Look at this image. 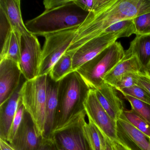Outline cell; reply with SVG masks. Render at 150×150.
<instances>
[{"label": "cell", "mask_w": 150, "mask_h": 150, "mask_svg": "<svg viewBox=\"0 0 150 150\" xmlns=\"http://www.w3.org/2000/svg\"><path fill=\"white\" fill-rule=\"evenodd\" d=\"M77 29L66 30L43 36L45 42L42 50L38 76L49 74L55 63L67 52L72 43Z\"/></svg>", "instance_id": "obj_6"}, {"label": "cell", "mask_w": 150, "mask_h": 150, "mask_svg": "<svg viewBox=\"0 0 150 150\" xmlns=\"http://www.w3.org/2000/svg\"><path fill=\"white\" fill-rule=\"evenodd\" d=\"M112 150H136L130 147H126L117 142H110Z\"/></svg>", "instance_id": "obj_36"}, {"label": "cell", "mask_w": 150, "mask_h": 150, "mask_svg": "<svg viewBox=\"0 0 150 150\" xmlns=\"http://www.w3.org/2000/svg\"><path fill=\"white\" fill-rule=\"evenodd\" d=\"M23 77L19 64L6 59L0 60V106L12 96Z\"/></svg>", "instance_id": "obj_11"}, {"label": "cell", "mask_w": 150, "mask_h": 150, "mask_svg": "<svg viewBox=\"0 0 150 150\" xmlns=\"http://www.w3.org/2000/svg\"><path fill=\"white\" fill-rule=\"evenodd\" d=\"M136 35H150V12L133 19Z\"/></svg>", "instance_id": "obj_26"}, {"label": "cell", "mask_w": 150, "mask_h": 150, "mask_svg": "<svg viewBox=\"0 0 150 150\" xmlns=\"http://www.w3.org/2000/svg\"><path fill=\"white\" fill-rule=\"evenodd\" d=\"M90 90L76 71L59 81L53 132L66 126L85 111L84 103Z\"/></svg>", "instance_id": "obj_2"}, {"label": "cell", "mask_w": 150, "mask_h": 150, "mask_svg": "<svg viewBox=\"0 0 150 150\" xmlns=\"http://www.w3.org/2000/svg\"><path fill=\"white\" fill-rule=\"evenodd\" d=\"M123 95H129L137 98L150 105V93L138 85L119 91Z\"/></svg>", "instance_id": "obj_27"}, {"label": "cell", "mask_w": 150, "mask_h": 150, "mask_svg": "<svg viewBox=\"0 0 150 150\" xmlns=\"http://www.w3.org/2000/svg\"><path fill=\"white\" fill-rule=\"evenodd\" d=\"M73 71L72 56L66 52L55 63L49 74L53 80L58 82Z\"/></svg>", "instance_id": "obj_21"}, {"label": "cell", "mask_w": 150, "mask_h": 150, "mask_svg": "<svg viewBox=\"0 0 150 150\" xmlns=\"http://www.w3.org/2000/svg\"><path fill=\"white\" fill-rule=\"evenodd\" d=\"M118 33L123 37H129L135 34V29L133 19H128L116 23L107 29L101 34Z\"/></svg>", "instance_id": "obj_24"}, {"label": "cell", "mask_w": 150, "mask_h": 150, "mask_svg": "<svg viewBox=\"0 0 150 150\" xmlns=\"http://www.w3.org/2000/svg\"><path fill=\"white\" fill-rule=\"evenodd\" d=\"M43 139L31 116L25 110L21 124L9 144L16 150H38Z\"/></svg>", "instance_id": "obj_12"}, {"label": "cell", "mask_w": 150, "mask_h": 150, "mask_svg": "<svg viewBox=\"0 0 150 150\" xmlns=\"http://www.w3.org/2000/svg\"><path fill=\"white\" fill-rule=\"evenodd\" d=\"M47 75L39 76L25 81L21 91L25 110L29 113L38 132L44 138L46 107Z\"/></svg>", "instance_id": "obj_5"}, {"label": "cell", "mask_w": 150, "mask_h": 150, "mask_svg": "<svg viewBox=\"0 0 150 150\" xmlns=\"http://www.w3.org/2000/svg\"><path fill=\"white\" fill-rule=\"evenodd\" d=\"M129 102L132 110L144 118L150 125V105L129 95H124Z\"/></svg>", "instance_id": "obj_25"}, {"label": "cell", "mask_w": 150, "mask_h": 150, "mask_svg": "<svg viewBox=\"0 0 150 150\" xmlns=\"http://www.w3.org/2000/svg\"><path fill=\"white\" fill-rule=\"evenodd\" d=\"M102 150H112L110 141L103 137V138Z\"/></svg>", "instance_id": "obj_37"}, {"label": "cell", "mask_w": 150, "mask_h": 150, "mask_svg": "<svg viewBox=\"0 0 150 150\" xmlns=\"http://www.w3.org/2000/svg\"><path fill=\"white\" fill-rule=\"evenodd\" d=\"M84 107L87 117L93 122L103 137L112 143L117 142L126 147H132L118 136L117 122L111 119L102 107L93 89L89 91Z\"/></svg>", "instance_id": "obj_7"}, {"label": "cell", "mask_w": 150, "mask_h": 150, "mask_svg": "<svg viewBox=\"0 0 150 150\" xmlns=\"http://www.w3.org/2000/svg\"><path fill=\"white\" fill-rule=\"evenodd\" d=\"M73 0H45L43 1L45 10H50L69 4Z\"/></svg>", "instance_id": "obj_33"}, {"label": "cell", "mask_w": 150, "mask_h": 150, "mask_svg": "<svg viewBox=\"0 0 150 150\" xmlns=\"http://www.w3.org/2000/svg\"><path fill=\"white\" fill-rule=\"evenodd\" d=\"M86 117L85 111L69 124L53 132L51 138L58 150H92L83 130Z\"/></svg>", "instance_id": "obj_8"}, {"label": "cell", "mask_w": 150, "mask_h": 150, "mask_svg": "<svg viewBox=\"0 0 150 150\" xmlns=\"http://www.w3.org/2000/svg\"></svg>", "instance_id": "obj_39"}, {"label": "cell", "mask_w": 150, "mask_h": 150, "mask_svg": "<svg viewBox=\"0 0 150 150\" xmlns=\"http://www.w3.org/2000/svg\"><path fill=\"white\" fill-rule=\"evenodd\" d=\"M120 38L122 36L118 33L102 34L88 41L71 54H69L72 58L73 71H77L81 66L92 60Z\"/></svg>", "instance_id": "obj_10"}, {"label": "cell", "mask_w": 150, "mask_h": 150, "mask_svg": "<svg viewBox=\"0 0 150 150\" xmlns=\"http://www.w3.org/2000/svg\"><path fill=\"white\" fill-rule=\"evenodd\" d=\"M20 0H0V11L3 13L13 30L21 35H30L23 22Z\"/></svg>", "instance_id": "obj_16"}, {"label": "cell", "mask_w": 150, "mask_h": 150, "mask_svg": "<svg viewBox=\"0 0 150 150\" xmlns=\"http://www.w3.org/2000/svg\"><path fill=\"white\" fill-rule=\"evenodd\" d=\"M94 90L102 107L111 119L117 122L125 109L122 100L118 95L117 90L105 83Z\"/></svg>", "instance_id": "obj_13"}, {"label": "cell", "mask_w": 150, "mask_h": 150, "mask_svg": "<svg viewBox=\"0 0 150 150\" xmlns=\"http://www.w3.org/2000/svg\"><path fill=\"white\" fill-rule=\"evenodd\" d=\"M125 52L120 42H115L76 71L91 89H97L105 83V76L123 58Z\"/></svg>", "instance_id": "obj_4"}, {"label": "cell", "mask_w": 150, "mask_h": 150, "mask_svg": "<svg viewBox=\"0 0 150 150\" xmlns=\"http://www.w3.org/2000/svg\"><path fill=\"white\" fill-rule=\"evenodd\" d=\"M123 115L130 123L144 133L150 141V125L148 123L132 110L125 108Z\"/></svg>", "instance_id": "obj_23"}, {"label": "cell", "mask_w": 150, "mask_h": 150, "mask_svg": "<svg viewBox=\"0 0 150 150\" xmlns=\"http://www.w3.org/2000/svg\"><path fill=\"white\" fill-rule=\"evenodd\" d=\"M0 36H1V46L5 42L7 36L11 30L12 28L8 21L1 11H0Z\"/></svg>", "instance_id": "obj_30"}, {"label": "cell", "mask_w": 150, "mask_h": 150, "mask_svg": "<svg viewBox=\"0 0 150 150\" xmlns=\"http://www.w3.org/2000/svg\"><path fill=\"white\" fill-rule=\"evenodd\" d=\"M59 81L53 80L50 74L47 75L46 83V107L44 138H51L54 130L56 111L58 103Z\"/></svg>", "instance_id": "obj_14"}, {"label": "cell", "mask_w": 150, "mask_h": 150, "mask_svg": "<svg viewBox=\"0 0 150 150\" xmlns=\"http://www.w3.org/2000/svg\"><path fill=\"white\" fill-rule=\"evenodd\" d=\"M139 73L129 72L125 74L117 81L113 87L117 91H120L137 85Z\"/></svg>", "instance_id": "obj_28"}, {"label": "cell", "mask_w": 150, "mask_h": 150, "mask_svg": "<svg viewBox=\"0 0 150 150\" xmlns=\"http://www.w3.org/2000/svg\"><path fill=\"white\" fill-rule=\"evenodd\" d=\"M89 13L84 11L74 2L50 10H45L36 18L25 23L28 30L35 35L43 36L50 33L78 29Z\"/></svg>", "instance_id": "obj_3"}, {"label": "cell", "mask_w": 150, "mask_h": 150, "mask_svg": "<svg viewBox=\"0 0 150 150\" xmlns=\"http://www.w3.org/2000/svg\"><path fill=\"white\" fill-rule=\"evenodd\" d=\"M150 12V0H111L102 9L89 13L77 29L75 38L66 53L71 54L116 23Z\"/></svg>", "instance_id": "obj_1"}, {"label": "cell", "mask_w": 150, "mask_h": 150, "mask_svg": "<svg viewBox=\"0 0 150 150\" xmlns=\"http://www.w3.org/2000/svg\"><path fill=\"white\" fill-rule=\"evenodd\" d=\"M38 150H58V149L52 138H44Z\"/></svg>", "instance_id": "obj_34"}, {"label": "cell", "mask_w": 150, "mask_h": 150, "mask_svg": "<svg viewBox=\"0 0 150 150\" xmlns=\"http://www.w3.org/2000/svg\"><path fill=\"white\" fill-rule=\"evenodd\" d=\"M74 2L88 13L94 12L96 9V0H74Z\"/></svg>", "instance_id": "obj_31"}, {"label": "cell", "mask_w": 150, "mask_h": 150, "mask_svg": "<svg viewBox=\"0 0 150 150\" xmlns=\"http://www.w3.org/2000/svg\"><path fill=\"white\" fill-rule=\"evenodd\" d=\"M118 136L129 140L140 150H150V142L145 135L130 123L122 114L117 121Z\"/></svg>", "instance_id": "obj_17"}, {"label": "cell", "mask_w": 150, "mask_h": 150, "mask_svg": "<svg viewBox=\"0 0 150 150\" xmlns=\"http://www.w3.org/2000/svg\"><path fill=\"white\" fill-rule=\"evenodd\" d=\"M25 111V107L23 104L21 99L20 103H19L18 110H17V112L13 120V123H12V125H11V128L9 131L8 137L7 141L8 143H11L14 137L17 130L19 129L22 122Z\"/></svg>", "instance_id": "obj_29"}, {"label": "cell", "mask_w": 150, "mask_h": 150, "mask_svg": "<svg viewBox=\"0 0 150 150\" xmlns=\"http://www.w3.org/2000/svg\"><path fill=\"white\" fill-rule=\"evenodd\" d=\"M125 55L136 56L145 72L150 63V35H136L131 42L129 49L125 52Z\"/></svg>", "instance_id": "obj_19"}, {"label": "cell", "mask_w": 150, "mask_h": 150, "mask_svg": "<svg viewBox=\"0 0 150 150\" xmlns=\"http://www.w3.org/2000/svg\"><path fill=\"white\" fill-rule=\"evenodd\" d=\"M23 77L19 87L12 96L0 106V138L7 140L9 131L21 99V91L26 81Z\"/></svg>", "instance_id": "obj_15"}, {"label": "cell", "mask_w": 150, "mask_h": 150, "mask_svg": "<svg viewBox=\"0 0 150 150\" xmlns=\"http://www.w3.org/2000/svg\"><path fill=\"white\" fill-rule=\"evenodd\" d=\"M129 72L139 73L144 71L141 63L136 56L127 57L125 55L123 58L105 76L104 82L114 87L123 75Z\"/></svg>", "instance_id": "obj_18"}, {"label": "cell", "mask_w": 150, "mask_h": 150, "mask_svg": "<svg viewBox=\"0 0 150 150\" xmlns=\"http://www.w3.org/2000/svg\"><path fill=\"white\" fill-rule=\"evenodd\" d=\"M86 118L83 125L85 136L88 140L92 150H102L103 137L93 122Z\"/></svg>", "instance_id": "obj_22"}, {"label": "cell", "mask_w": 150, "mask_h": 150, "mask_svg": "<svg viewBox=\"0 0 150 150\" xmlns=\"http://www.w3.org/2000/svg\"><path fill=\"white\" fill-rule=\"evenodd\" d=\"M1 150H16L6 140L0 138Z\"/></svg>", "instance_id": "obj_35"}, {"label": "cell", "mask_w": 150, "mask_h": 150, "mask_svg": "<svg viewBox=\"0 0 150 150\" xmlns=\"http://www.w3.org/2000/svg\"><path fill=\"white\" fill-rule=\"evenodd\" d=\"M42 55V50L36 36L32 34L22 35L19 65L26 80L38 77Z\"/></svg>", "instance_id": "obj_9"}, {"label": "cell", "mask_w": 150, "mask_h": 150, "mask_svg": "<svg viewBox=\"0 0 150 150\" xmlns=\"http://www.w3.org/2000/svg\"><path fill=\"white\" fill-rule=\"evenodd\" d=\"M21 35L12 30L1 46L0 60L6 59L20 64Z\"/></svg>", "instance_id": "obj_20"}, {"label": "cell", "mask_w": 150, "mask_h": 150, "mask_svg": "<svg viewBox=\"0 0 150 150\" xmlns=\"http://www.w3.org/2000/svg\"><path fill=\"white\" fill-rule=\"evenodd\" d=\"M146 73L149 75V77H150V63L148 64V66L146 67Z\"/></svg>", "instance_id": "obj_38"}, {"label": "cell", "mask_w": 150, "mask_h": 150, "mask_svg": "<svg viewBox=\"0 0 150 150\" xmlns=\"http://www.w3.org/2000/svg\"><path fill=\"white\" fill-rule=\"evenodd\" d=\"M137 85L141 87L150 93V77L146 72L139 73Z\"/></svg>", "instance_id": "obj_32"}]
</instances>
